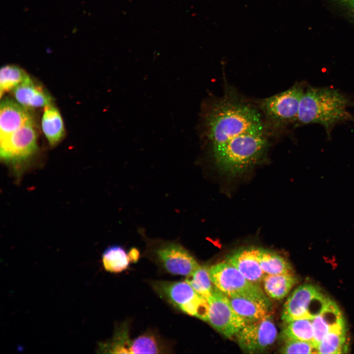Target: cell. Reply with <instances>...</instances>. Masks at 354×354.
<instances>
[{"label": "cell", "instance_id": "obj_1", "mask_svg": "<svg viewBox=\"0 0 354 354\" xmlns=\"http://www.w3.org/2000/svg\"><path fill=\"white\" fill-rule=\"evenodd\" d=\"M203 122L206 138L212 146L243 134H263L265 126L260 112L236 96L227 94L210 102Z\"/></svg>", "mask_w": 354, "mask_h": 354}, {"label": "cell", "instance_id": "obj_2", "mask_svg": "<svg viewBox=\"0 0 354 354\" xmlns=\"http://www.w3.org/2000/svg\"><path fill=\"white\" fill-rule=\"evenodd\" d=\"M215 161L223 172L240 174L257 164L264 157L268 142L263 134H243L214 145Z\"/></svg>", "mask_w": 354, "mask_h": 354}, {"label": "cell", "instance_id": "obj_3", "mask_svg": "<svg viewBox=\"0 0 354 354\" xmlns=\"http://www.w3.org/2000/svg\"><path fill=\"white\" fill-rule=\"evenodd\" d=\"M346 98L336 90L308 87L301 98L296 121L322 125L329 133L336 123L349 118Z\"/></svg>", "mask_w": 354, "mask_h": 354}, {"label": "cell", "instance_id": "obj_4", "mask_svg": "<svg viewBox=\"0 0 354 354\" xmlns=\"http://www.w3.org/2000/svg\"><path fill=\"white\" fill-rule=\"evenodd\" d=\"M152 286L159 295L184 313L207 321L208 300L186 281H157Z\"/></svg>", "mask_w": 354, "mask_h": 354}, {"label": "cell", "instance_id": "obj_5", "mask_svg": "<svg viewBox=\"0 0 354 354\" xmlns=\"http://www.w3.org/2000/svg\"><path fill=\"white\" fill-rule=\"evenodd\" d=\"M330 299L317 287L305 284L297 288L286 301L282 320L287 323L300 319H313Z\"/></svg>", "mask_w": 354, "mask_h": 354}, {"label": "cell", "instance_id": "obj_6", "mask_svg": "<svg viewBox=\"0 0 354 354\" xmlns=\"http://www.w3.org/2000/svg\"><path fill=\"white\" fill-rule=\"evenodd\" d=\"M304 92L303 86L296 84L286 91L261 100L259 107L269 124L279 128L296 121Z\"/></svg>", "mask_w": 354, "mask_h": 354}, {"label": "cell", "instance_id": "obj_7", "mask_svg": "<svg viewBox=\"0 0 354 354\" xmlns=\"http://www.w3.org/2000/svg\"><path fill=\"white\" fill-rule=\"evenodd\" d=\"M37 138L32 120L10 135L0 139L1 159L17 169L35 153L37 148Z\"/></svg>", "mask_w": 354, "mask_h": 354}, {"label": "cell", "instance_id": "obj_8", "mask_svg": "<svg viewBox=\"0 0 354 354\" xmlns=\"http://www.w3.org/2000/svg\"><path fill=\"white\" fill-rule=\"evenodd\" d=\"M209 272L214 286L228 297L265 295L257 284L247 280L227 262L211 266Z\"/></svg>", "mask_w": 354, "mask_h": 354}, {"label": "cell", "instance_id": "obj_9", "mask_svg": "<svg viewBox=\"0 0 354 354\" xmlns=\"http://www.w3.org/2000/svg\"><path fill=\"white\" fill-rule=\"evenodd\" d=\"M208 301L207 322L226 337L236 335L248 324L234 309L228 297L215 287Z\"/></svg>", "mask_w": 354, "mask_h": 354}, {"label": "cell", "instance_id": "obj_10", "mask_svg": "<svg viewBox=\"0 0 354 354\" xmlns=\"http://www.w3.org/2000/svg\"><path fill=\"white\" fill-rule=\"evenodd\" d=\"M277 331L271 316L249 323L236 335L239 347L247 352L263 351L275 341Z\"/></svg>", "mask_w": 354, "mask_h": 354}, {"label": "cell", "instance_id": "obj_11", "mask_svg": "<svg viewBox=\"0 0 354 354\" xmlns=\"http://www.w3.org/2000/svg\"><path fill=\"white\" fill-rule=\"evenodd\" d=\"M154 252L162 266L172 274L187 276L200 266L189 251L177 243H162Z\"/></svg>", "mask_w": 354, "mask_h": 354}, {"label": "cell", "instance_id": "obj_12", "mask_svg": "<svg viewBox=\"0 0 354 354\" xmlns=\"http://www.w3.org/2000/svg\"><path fill=\"white\" fill-rule=\"evenodd\" d=\"M235 311L247 323L270 316L271 303L266 295L228 297Z\"/></svg>", "mask_w": 354, "mask_h": 354}, {"label": "cell", "instance_id": "obj_13", "mask_svg": "<svg viewBox=\"0 0 354 354\" xmlns=\"http://www.w3.org/2000/svg\"><path fill=\"white\" fill-rule=\"evenodd\" d=\"M28 109L17 102L5 98L0 104V139L13 133L33 120Z\"/></svg>", "mask_w": 354, "mask_h": 354}, {"label": "cell", "instance_id": "obj_14", "mask_svg": "<svg viewBox=\"0 0 354 354\" xmlns=\"http://www.w3.org/2000/svg\"><path fill=\"white\" fill-rule=\"evenodd\" d=\"M230 263L249 281L257 284L263 281L266 274L263 271L257 256V247H249L236 250L229 255Z\"/></svg>", "mask_w": 354, "mask_h": 354}, {"label": "cell", "instance_id": "obj_15", "mask_svg": "<svg viewBox=\"0 0 354 354\" xmlns=\"http://www.w3.org/2000/svg\"><path fill=\"white\" fill-rule=\"evenodd\" d=\"M312 324L314 333V343L316 347L327 333L346 326L339 308L331 300L321 313L312 319Z\"/></svg>", "mask_w": 354, "mask_h": 354}, {"label": "cell", "instance_id": "obj_16", "mask_svg": "<svg viewBox=\"0 0 354 354\" xmlns=\"http://www.w3.org/2000/svg\"><path fill=\"white\" fill-rule=\"evenodd\" d=\"M17 102L27 109L45 107L52 104V97L42 87L34 83L30 77L13 90Z\"/></svg>", "mask_w": 354, "mask_h": 354}, {"label": "cell", "instance_id": "obj_17", "mask_svg": "<svg viewBox=\"0 0 354 354\" xmlns=\"http://www.w3.org/2000/svg\"><path fill=\"white\" fill-rule=\"evenodd\" d=\"M42 131L51 146L61 141L64 135V127L61 115L52 104L45 106L41 120Z\"/></svg>", "mask_w": 354, "mask_h": 354}, {"label": "cell", "instance_id": "obj_18", "mask_svg": "<svg viewBox=\"0 0 354 354\" xmlns=\"http://www.w3.org/2000/svg\"><path fill=\"white\" fill-rule=\"evenodd\" d=\"M263 281L266 294L272 298L280 300L289 294L297 279L293 273L266 274Z\"/></svg>", "mask_w": 354, "mask_h": 354}, {"label": "cell", "instance_id": "obj_19", "mask_svg": "<svg viewBox=\"0 0 354 354\" xmlns=\"http://www.w3.org/2000/svg\"><path fill=\"white\" fill-rule=\"evenodd\" d=\"M257 256L259 264L266 274L293 273L290 263L274 252L257 247Z\"/></svg>", "mask_w": 354, "mask_h": 354}, {"label": "cell", "instance_id": "obj_20", "mask_svg": "<svg viewBox=\"0 0 354 354\" xmlns=\"http://www.w3.org/2000/svg\"><path fill=\"white\" fill-rule=\"evenodd\" d=\"M132 261L130 254L118 245L106 248L102 254L103 265L106 270L118 273L125 270Z\"/></svg>", "mask_w": 354, "mask_h": 354}, {"label": "cell", "instance_id": "obj_21", "mask_svg": "<svg viewBox=\"0 0 354 354\" xmlns=\"http://www.w3.org/2000/svg\"><path fill=\"white\" fill-rule=\"evenodd\" d=\"M346 326L327 333L317 346L319 354H342L348 350Z\"/></svg>", "mask_w": 354, "mask_h": 354}, {"label": "cell", "instance_id": "obj_22", "mask_svg": "<svg viewBox=\"0 0 354 354\" xmlns=\"http://www.w3.org/2000/svg\"><path fill=\"white\" fill-rule=\"evenodd\" d=\"M282 335L285 340H298L314 343L312 320L300 319L287 323L286 326L282 331Z\"/></svg>", "mask_w": 354, "mask_h": 354}, {"label": "cell", "instance_id": "obj_23", "mask_svg": "<svg viewBox=\"0 0 354 354\" xmlns=\"http://www.w3.org/2000/svg\"><path fill=\"white\" fill-rule=\"evenodd\" d=\"M185 281L207 300L212 295L215 287L210 277L209 268L206 266L200 265L191 274L187 276Z\"/></svg>", "mask_w": 354, "mask_h": 354}, {"label": "cell", "instance_id": "obj_24", "mask_svg": "<svg viewBox=\"0 0 354 354\" xmlns=\"http://www.w3.org/2000/svg\"><path fill=\"white\" fill-rule=\"evenodd\" d=\"M29 77L24 69L16 65L7 64L1 67L0 70V96L4 92L12 90Z\"/></svg>", "mask_w": 354, "mask_h": 354}, {"label": "cell", "instance_id": "obj_25", "mask_svg": "<svg viewBox=\"0 0 354 354\" xmlns=\"http://www.w3.org/2000/svg\"><path fill=\"white\" fill-rule=\"evenodd\" d=\"M131 341L127 325L124 324L118 328L110 341L100 344L98 350L104 353L130 354Z\"/></svg>", "mask_w": 354, "mask_h": 354}, {"label": "cell", "instance_id": "obj_26", "mask_svg": "<svg viewBox=\"0 0 354 354\" xmlns=\"http://www.w3.org/2000/svg\"><path fill=\"white\" fill-rule=\"evenodd\" d=\"M161 348L154 336L146 334L131 341L130 354H157Z\"/></svg>", "mask_w": 354, "mask_h": 354}, {"label": "cell", "instance_id": "obj_27", "mask_svg": "<svg viewBox=\"0 0 354 354\" xmlns=\"http://www.w3.org/2000/svg\"><path fill=\"white\" fill-rule=\"evenodd\" d=\"M280 350L282 354H318L316 345L311 342L294 339L285 340Z\"/></svg>", "mask_w": 354, "mask_h": 354}, {"label": "cell", "instance_id": "obj_28", "mask_svg": "<svg viewBox=\"0 0 354 354\" xmlns=\"http://www.w3.org/2000/svg\"><path fill=\"white\" fill-rule=\"evenodd\" d=\"M345 6L354 10V0H339Z\"/></svg>", "mask_w": 354, "mask_h": 354}]
</instances>
